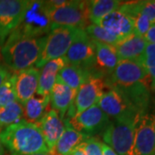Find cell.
Here are the masks:
<instances>
[{
  "label": "cell",
  "instance_id": "39",
  "mask_svg": "<svg viewBox=\"0 0 155 155\" xmlns=\"http://www.w3.org/2000/svg\"><path fill=\"white\" fill-rule=\"evenodd\" d=\"M1 131H2V129H0V133H1Z\"/></svg>",
  "mask_w": 155,
  "mask_h": 155
},
{
  "label": "cell",
  "instance_id": "8",
  "mask_svg": "<svg viewBox=\"0 0 155 155\" xmlns=\"http://www.w3.org/2000/svg\"><path fill=\"white\" fill-rule=\"evenodd\" d=\"M30 1L0 0V45L22 23Z\"/></svg>",
  "mask_w": 155,
  "mask_h": 155
},
{
  "label": "cell",
  "instance_id": "3",
  "mask_svg": "<svg viewBox=\"0 0 155 155\" xmlns=\"http://www.w3.org/2000/svg\"><path fill=\"white\" fill-rule=\"evenodd\" d=\"M140 116H124L110 122L103 133V140L118 155H131L135 128Z\"/></svg>",
  "mask_w": 155,
  "mask_h": 155
},
{
  "label": "cell",
  "instance_id": "9",
  "mask_svg": "<svg viewBox=\"0 0 155 155\" xmlns=\"http://www.w3.org/2000/svg\"><path fill=\"white\" fill-rule=\"evenodd\" d=\"M148 79L150 78L139 61H119L111 72L110 81L114 87L125 89L140 82H148Z\"/></svg>",
  "mask_w": 155,
  "mask_h": 155
},
{
  "label": "cell",
  "instance_id": "33",
  "mask_svg": "<svg viewBox=\"0 0 155 155\" xmlns=\"http://www.w3.org/2000/svg\"><path fill=\"white\" fill-rule=\"evenodd\" d=\"M101 147H102V153H103V155H118L114 150L111 148L110 147H109L105 143H102Z\"/></svg>",
  "mask_w": 155,
  "mask_h": 155
},
{
  "label": "cell",
  "instance_id": "1",
  "mask_svg": "<svg viewBox=\"0 0 155 155\" xmlns=\"http://www.w3.org/2000/svg\"><path fill=\"white\" fill-rule=\"evenodd\" d=\"M46 41L47 35H35L18 26L3 44V60L7 67L16 72L33 67L41 57Z\"/></svg>",
  "mask_w": 155,
  "mask_h": 155
},
{
  "label": "cell",
  "instance_id": "17",
  "mask_svg": "<svg viewBox=\"0 0 155 155\" xmlns=\"http://www.w3.org/2000/svg\"><path fill=\"white\" fill-rule=\"evenodd\" d=\"M145 39L133 33L119 41L114 47L119 61H137L140 59L147 47Z\"/></svg>",
  "mask_w": 155,
  "mask_h": 155
},
{
  "label": "cell",
  "instance_id": "35",
  "mask_svg": "<svg viewBox=\"0 0 155 155\" xmlns=\"http://www.w3.org/2000/svg\"><path fill=\"white\" fill-rule=\"evenodd\" d=\"M0 155H5V148H4V146L1 143V140H0Z\"/></svg>",
  "mask_w": 155,
  "mask_h": 155
},
{
  "label": "cell",
  "instance_id": "23",
  "mask_svg": "<svg viewBox=\"0 0 155 155\" xmlns=\"http://www.w3.org/2000/svg\"><path fill=\"white\" fill-rule=\"evenodd\" d=\"M122 1L118 0H92L88 1L90 22L98 24L103 17L120 8Z\"/></svg>",
  "mask_w": 155,
  "mask_h": 155
},
{
  "label": "cell",
  "instance_id": "36",
  "mask_svg": "<svg viewBox=\"0 0 155 155\" xmlns=\"http://www.w3.org/2000/svg\"><path fill=\"white\" fill-rule=\"evenodd\" d=\"M150 87H151V89H152L153 91H155V78L151 80V85H150Z\"/></svg>",
  "mask_w": 155,
  "mask_h": 155
},
{
  "label": "cell",
  "instance_id": "16",
  "mask_svg": "<svg viewBox=\"0 0 155 155\" xmlns=\"http://www.w3.org/2000/svg\"><path fill=\"white\" fill-rule=\"evenodd\" d=\"M67 64L66 59L62 57L48 61L40 68L37 95L49 96L57 81L59 72Z\"/></svg>",
  "mask_w": 155,
  "mask_h": 155
},
{
  "label": "cell",
  "instance_id": "14",
  "mask_svg": "<svg viewBox=\"0 0 155 155\" xmlns=\"http://www.w3.org/2000/svg\"><path fill=\"white\" fill-rule=\"evenodd\" d=\"M36 126L42 134L49 152L53 151L66 128L63 119L55 110L51 109L46 113V115L41 120V122L36 124Z\"/></svg>",
  "mask_w": 155,
  "mask_h": 155
},
{
  "label": "cell",
  "instance_id": "25",
  "mask_svg": "<svg viewBox=\"0 0 155 155\" xmlns=\"http://www.w3.org/2000/svg\"><path fill=\"white\" fill-rule=\"evenodd\" d=\"M84 31L89 36V38L100 43L115 46L120 41V39L113 35L109 31H107L105 28H104L97 24L91 23L84 28Z\"/></svg>",
  "mask_w": 155,
  "mask_h": 155
},
{
  "label": "cell",
  "instance_id": "37",
  "mask_svg": "<svg viewBox=\"0 0 155 155\" xmlns=\"http://www.w3.org/2000/svg\"><path fill=\"white\" fill-rule=\"evenodd\" d=\"M33 155H49V153H35Z\"/></svg>",
  "mask_w": 155,
  "mask_h": 155
},
{
  "label": "cell",
  "instance_id": "19",
  "mask_svg": "<svg viewBox=\"0 0 155 155\" xmlns=\"http://www.w3.org/2000/svg\"><path fill=\"white\" fill-rule=\"evenodd\" d=\"M50 104L49 96H34L22 104V121L38 124L43 118L46 113L49 110L48 106Z\"/></svg>",
  "mask_w": 155,
  "mask_h": 155
},
{
  "label": "cell",
  "instance_id": "27",
  "mask_svg": "<svg viewBox=\"0 0 155 155\" xmlns=\"http://www.w3.org/2000/svg\"><path fill=\"white\" fill-rule=\"evenodd\" d=\"M15 101H17V97H16V93L13 85V79L11 75L0 86V107L3 108Z\"/></svg>",
  "mask_w": 155,
  "mask_h": 155
},
{
  "label": "cell",
  "instance_id": "28",
  "mask_svg": "<svg viewBox=\"0 0 155 155\" xmlns=\"http://www.w3.org/2000/svg\"><path fill=\"white\" fill-rule=\"evenodd\" d=\"M132 19L134 21V33L144 38L145 35L148 31L152 24L149 19L141 13L137 14Z\"/></svg>",
  "mask_w": 155,
  "mask_h": 155
},
{
  "label": "cell",
  "instance_id": "24",
  "mask_svg": "<svg viewBox=\"0 0 155 155\" xmlns=\"http://www.w3.org/2000/svg\"><path fill=\"white\" fill-rule=\"evenodd\" d=\"M22 105L17 101L3 107L0 111V129L22 122Z\"/></svg>",
  "mask_w": 155,
  "mask_h": 155
},
{
  "label": "cell",
  "instance_id": "22",
  "mask_svg": "<svg viewBox=\"0 0 155 155\" xmlns=\"http://www.w3.org/2000/svg\"><path fill=\"white\" fill-rule=\"evenodd\" d=\"M91 75V73L85 68L67 64L59 72L57 82L64 84L69 88L78 91Z\"/></svg>",
  "mask_w": 155,
  "mask_h": 155
},
{
  "label": "cell",
  "instance_id": "38",
  "mask_svg": "<svg viewBox=\"0 0 155 155\" xmlns=\"http://www.w3.org/2000/svg\"><path fill=\"white\" fill-rule=\"evenodd\" d=\"M1 109H2V107H0V111H1Z\"/></svg>",
  "mask_w": 155,
  "mask_h": 155
},
{
  "label": "cell",
  "instance_id": "2",
  "mask_svg": "<svg viewBox=\"0 0 155 155\" xmlns=\"http://www.w3.org/2000/svg\"><path fill=\"white\" fill-rule=\"evenodd\" d=\"M0 140L11 155H33L49 152L39 127L24 121L2 129Z\"/></svg>",
  "mask_w": 155,
  "mask_h": 155
},
{
  "label": "cell",
  "instance_id": "13",
  "mask_svg": "<svg viewBox=\"0 0 155 155\" xmlns=\"http://www.w3.org/2000/svg\"><path fill=\"white\" fill-rule=\"evenodd\" d=\"M40 69L31 67L12 75L17 101L21 104L35 96L37 91Z\"/></svg>",
  "mask_w": 155,
  "mask_h": 155
},
{
  "label": "cell",
  "instance_id": "29",
  "mask_svg": "<svg viewBox=\"0 0 155 155\" xmlns=\"http://www.w3.org/2000/svg\"><path fill=\"white\" fill-rule=\"evenodd\" d=\"M102 142L95 137H87L83 141V146L86 155H103Z\"/></svg>",
  "mask_w": 155,
  "mask_h": 155
},
{
  "label": "cell",
  "instance_id": "5",
  "mask_svg": "<svg viewBox=\"0 0 155 155\" xmlns=\"http://www.w3.org/2000/svg\"><path fill=\"white\" fill-rule=\"evenodd\" d=\"M53 26H65L84 29L91 24L88 1H68L66 5L47 11Z\"/></svg>",
  "mask_w": 155,
  "mask_h": 155
},
{
  "label": "cell",
  "instance_id": "18",
  "mask_svg": "<svg viewBox=\"0 0 155 155\" xmlns=\"http://www.w3.org/2000/svg\"><path fill=\"white\" fill-rule=\"evenodd\" d=\"M76 94L77 91L56 81L49 95L52 110H55L64 119V116L72 104Z\"/></svg>",
  "mask_w": 155,
  "mask_h": 155
},
{
  "label": "cell",
  "instance_id": "21",
  "mask_svg": "<svg viewBox=\"0 0 155 155\" xmlns=\"http://www.w3.org/2000/svg\"><path fill=\"white\" fill-rule=\"evenodd\" d=\"M66 126V125H65ZM89 137L71 127L66 126L61 138L57 141L55 147L49 152V155H70L73 150Z\"/></svg>",
  "mask_w": 155,
  "mask_h": 155
},
{
  "label": "cell",
  "instance_id": "34",
  "mask_svg": "<svg viewBox=\"0 0 155 155\" xmlns=\"http://www.w3.org/2000/svg\"><path fill=\"white\" fill-rule=\"evenodd\" d=\"M70 155H86L85 152H84V149L83 142L81 144L78 145L77 147L71 153Z\"/></svg>",
  "mask_w": 155,
  "mask_h": 155
},
{
  "label": "cell",
  "instance_id": "11",
  "mask_svg": "<svg viewBox=\"0 0 155 155\" xmlns=\"http://www.w3.org/2000/svg\"><path fill=\"white\" fill-rule=\"evenodd\" d=\"M96 47L94 41L84 31L71 45L64 58L67 64L83 67L94 66Z\"/></svg>",
  "mask_w": 155,
  "mask_h": 155
},
{
  "label": "cell",
  "instance_id": "15",
  "mask_svg": "<svg viewBox=\"0 0 155 155\" xmlns=\"http://www.w3.org/2000/svg\"><path fill=\"white\" fill-rule=\"evenodd\" d=\"M97 25L116 36L120 41L134 33V21L125 13L116 10L103 17Z\"/></svg>",
  "mask_w": 155,
  "mask_h": 155
},
{
  "label": "cell",
  "instance_id": "4",
  "mask_svg": "<svg viewBox=\"0 0 155 155\" xmlns=\"http://www.w3.org/2000/svg\"><path fill=\"white\" fill-rule=\"evenodd\" d=\"M84 31V29L82 28L53 26L47 35L44 48L35 67L40 69L48 61L64 57L73 41Z\"/></svg>",
  "mask_w": 155,
  "mask_h": 155
},
{
  "label": "cell",
  "instance_id": "10",
  "mask_svg": "<svg viewBox=\"0 0 155 155\" xmlns=\"http://www.w3.org/2000/svg\"><path fill=\"white\" fill-rule=\"evenodd\" d=\"M155 153V115L145 113L139 118L131 155Z\"/></svg>",
  "mask_w": 155,
  "mask_h": 155
},
{
  "label": "cell",
  "instance_id": "40",
  "mask_svg": "<svg viewBox=\"0 0 155 155\" xmlns=\"http://www.w3.org/2000/svg\"><path fill=\"white\" fill-rule=\"evenodd\" d=\"M153 155H155V153H154V154H153Z\"/></svg>",
  "mask_w": 155,
  "mask_h": 155
},
{
  "label": "cell",
  "instance_id": "32",
  "mask_svg": "<svg viewBox=\"0 0 155 155\" xmlns=\"http://www.w3.org/2000/svg\"><path fill=\"white\" fill-rule=\"evenodd\" d=\"M11 76V75L9 73L6 67L0 66V86L5 83Z\"/></svg>",
  "mask_w": 155,
  "mask_h": 155
},
{
  "label": "cell",
  "instance_id": "12",
  "mask_svg": "<svg viewBox=\"0 0 155 155\" xmlns=\"http://www.w3.org/2000/svg\"><path fill=\"white\" fill-rule=\"evenodd\" d=\"M97 104L107 116L114 119L124 116H140L134 110L122 91L114 86L106 91Z\"/></svg>",
  "mask_w": 155,
  "mask_h": 155
},
{
  "label": "cell",
  "instance_id": "20",
  "mask_svg": "<svg viewBox=\"0 0 155 155\" xmlns=\"http://www.w3.org/2000/svg\"><path fill=\"white\" fill-rule=\"evenodd\" d=\"M94 44L96 47L95 67L100 72L111 73L119 61L115 47L97 41H94Z\"/></svg>",
  "mask_w": 155,
  "mask_h": 155
},
{
  "label": "cell",
  "instance_id": "26",
  "mask_svg": "<svg viewBox=\"0 0 155 155\" xmlns=\"http://www.w3.org/2000/svg\"><path fill=\"white\" fill-rule=\"evenodd\" d=\"M139 62L144 67L150 79L155 78V44H147Z\"/></svg>",
  "mask_w": 155,
  "mask_h": 155
},
{
  "label": "cell",
  "instance_id": "6",
  "mask_svg": "<svg viewBox=\"0 0 155 155\" xmlns=\"http://www.w3.org/2000/svg\"><path fill=\"white\" fill-rule=\"evenodd\" d=\"M110 122V117L100 109L98 104L90 107L77 115L65 120V125L71 127L90 137V134L104 131Z\"/></svg>",
  "mask_w": 155,
  "mask_h": 155
},
{
  "label": "cell",
  "instance_id": "7",
  "mask_svg": "<svg viewBox=\"0 0 155 155\" xmlns=\"http://www.w3.org/2000/svg\"><path fill=\"white\" fill-rule=\"evenodd\" d=\"M107 85L103 78L91 74L77 91L75 99L71 105V114L68 117L77 115L90 107L97 104L100 98L106 91Z\"/></svg>",
  "mask_w": 155,
  "mask_h": 155
},
{
  "label": "cell",
  "instance_id": "30",
  "mask_svg": "<svg viewBox=\"0 0 155 155\" xmlns=\"http://www.w3.org/2000/svg\"><path fill=\"white\" fill-rule=\"evenodd\" d=\"M139 13L143 14L149 19L151 23L155 22V0L139 1Z\"/></svg>",
  "mask_w": 155,
  "mask_h": 155
},
{
  "label": "cell",
  "instance_id": "31",
  "mask_svg": "<svg viewBox=\"0 0 155 155\" xmlns=\"http://www.w3.org/2000/svg\"><path fill=\"white\" fill-rule=\"evenodd\" d=\"M144 39L147 44H155V22L151 24L148 31L145 35Z\"/></svg>",
  "mask_w": 155,
  "mask_h": 155
}]
</instances>
